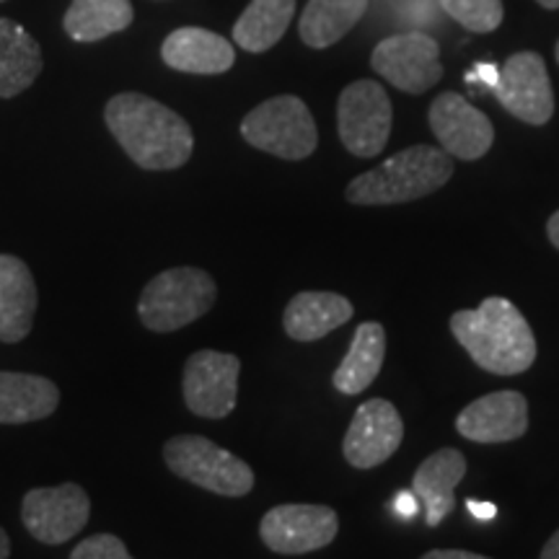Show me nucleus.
<instances>
[{"mask_svg":"<svg viewBox=\"0 0 559 559\" xmlns=\"http://www.w3.org/2000/svg\"><path fill=\"white\" fill-rule=\"evenodd\" d=\"M368 0H309L298 21V34L311 50L337 45L366 16Z\"/></svg>","mask_w":559,"mask_h":559,"instance_id":"nucleus-23","label":"nucleus"},{"mask_svg":"<svg viewBox=\"0 0 559 559\" xmlns=\"http://www.w3.org/2000/svg\"><path fill=\"white\" fill-rule=\"evenodd\" d=\"M353 304L340 293L304 290L290 298L283 330L296 342H317L353 319Z\"/></svg>","mask_w":559,"mask_h":559,"instance_id":"nucleus-19","label":"nucleus"},{"mask_svg":"<svg viewBox=\"0 0 559 559\" xmlns=\"http://www.w3.org/2000/svg\"><path fill=\"white\" fill-rule=\"evenodd\" d=\"M453 177V160L432 145H412L383 160L381 166L355 177L345 198L353 205H402L428 198Z\"/></svg>","mask_w":559,"mask_h":559,"instance_id":"nucleus-3","label":"nucleus"},{"mask_svg":"<svg viewBox=\"0 0 559 559\" xmlns=\"http://www.w3.org/2000/svg\"><path fill=\"white\" fill-rule=\"evenodd\" d=\"M536 3H539L542 9H547V11H557L559 9V0H536Z\"/></svg>","mask_w":559,"mask_h":559,"instance_id":"nucleus-34","label":"nucleus"},{"mask_svg":"<svg viewBox=\"0 0 559 559\" xmlns=\"http://www.w3.org/2000/svg\"><path fill=\"white\" fill-rule=\"evenodd\" d=\"M37 304L29 264L13 254H0V342L13 345L29 337Z\"/></svg>","mask_w":559,"mask_h":559,"instance_id":"nucleus-17","label":"nucleus"},{"mask_svg":"<svg viewBox=\"0 0 559 559\" xmlns=\"http://www.w3.org/2000/svg\"><path fill=\"white\" fill-rule=\"evenodd\" d=\"M70 559H132L124 542L115 534H96L83 539Z\"/></svg>","mask_w":559,"mask_h":559,"instance_id":"nucleus-27","label":"nucleus"},{"mask_svg":"<svg viewBox=\"0 0 559 559\" xmlns=\"http://www.w3.org/2000/svg\"><path fill=\"white\" fill-rule=\"evenodd\" d=\"M296 0H251L234 24V41L247 52H267L288 32Z\"/></svg>","mask_w":559,"mask_h":559,"instance_id":"nucleus-25","label":"nucleus"},{"mask_svg":"<svg viewBox=\"0 0 559 559\" xmlns=\"http://www.w3.org/2000/svg\"><path fill=\"white\" fill-rule=\"evenodd\" d=\"M340 519L332 508L311 502H288L267 510L260 523V536L277 555H309L334 542Z\"/></svg>","mask_w":559,"mask_h":559,"instance_id":"nucleus-11","label":"nucleus"},{"mask_svg":"<svg viewBox=\"0 0 559 559\" xmlns=\"http://www.w3.org/2000/svg\"><path fill=\"white\" fill-rule=\"evenodd\" d=\"M370 68L404 94H425L443 79L440 45L423 32H404L381 39L370 55Z\"/></svg>","mask_w":559,"mask_h":559,"instance_id":"nucleus-9","label":"nucleus"},{"mask_svg":"<svg viewBox=\"0 0 559 559\" xmlns=\"http://www.w3.org/2000/svg\"><path fill=\"white\" fill-rule=\"evenodd\" d=\"M428 122L432 135L453 158L477 160L492 148L495 128L485 111H479L456 91H443L430 104Z\"/></svg>","mask_w":559,"mask_h":559,"instance_id":"nucleus-13","label":"nucleus"},{"mask_svg":"<svg viewBox=\"0 0 559 559\" xmlns=\"http://www.w3.org/2000/svg\"><path fill=\"white\" fill-rule=\"evenodd\" d=\"M391 99L376 81H355L342 88L337 102V130L342 145L358 158H373L386 148L391 135Z\"/></svg>","mask_w":559,"mask_h":559,"instance_id":"nucleus-7","label":"nucleus"},{"mask_svg":"<svg viewBox=\"0 0 559 559\" xmlns=\"http://www.w3.org/2000/svg\"><path fill=\"white\" fill-rule=\"evenodd\" d=\"M383 358H386V330L379 321H362L355 330L345 360L334 370V389L347 396L362 394L370 383L379 379Z\"/></svg>","mask_w":559,"mask_h":559,"instance_id":"nucleus-22","label":"nucleus"},{"mask_svg":"<svg viewBox=\"0 0 559 559\" xmlns=\"http://www.w3.org/2000/svg\"><path fill=\"white\" fill-rule=\"evenodd\" d=\"M218 285L200 267L158 272L138 300V317L145 330L169 334L192 324L215 306Z\"/></svg>","mask_w":559,"mask_h":559,"instance_id":"nucleus-4","label":"nucleus"},{"mask_svg":"<svg viewBox=\"0 0 559 559\" xmlns=\"http://www.w3.org/2000/svg\"><path fill=\"white\" fill-rule=\"evenodd\" d=\"M104 122L140 169L174 171L192 158L194 135L185 117L138 91L111 96Z\"/></svg>","mask_w":559,"mask_h":559,"instance_id":"nucleus-1","label":"nucleus"},{"mask_svg":"<svg viewBox=\"0 0 559 559\" xmlns=\"http://www.w3.org/2000/svg\"><path fill=\"white\" fill-rule=\"evenodd\" d=\"M0 3H5V0H0Z\"/></svg>","mask_w":559,"mask_h":559,"instance_id":"nucleus-36","label":"nucleus"},{"mask_svg":"<svg viewBox=\"0 0 559 559\" xmlns=\"http://www.w3.org/2000/svg\"><path fill=\"white\" fill-rule=\"evenodd\" d=\"M438 3L453 21L474 34L500 29L502 16H506L502 0H438Z\"/></svg>","mask_w":559,"mask_h":559,"instance_id":"nucleus-26","label":"nucleus"},{"mask_svg":"<svg viewBox=\"0 0 559 559\" xmlns=\"http://www.w3.org/2000/svg\"><path fill=\"white\" fill-rule=\"evenodd\" d=\"M555 55H557V62H559V41H557V47H555Z\"/></svg>","mask_w":559,"mask_h":559,"instance_id":"nucleus-35","label":"nucleus"},{"mask_svg":"<svg viewBox=\"0 0 559 559\" xmlns=\"http://www.w3.org/2000/svg\"><path fill=\"white\" fill-rule=\"evenodd\" d=\"M419 510V500L417 495L412 492V489H402V492H396L394 498V513L400 515L402 521H412L417 515Z\"/></svg>","mask_w":559,"mask_h":559,"instance_id":"nucleus-28","label":"nucleus"},{"mask_svg":"<svg viewBox=\"0 0 559 559\" xmlns=\"http://www.w3.org/2000/svg\"><path fill=\"white\" fill-rule=\"evenodd\" d=\"M241 360L218 349H198L181 370V391L192 415L223 419L236 409L239 400Z\"/></svg>","mask_w":559,"mask_h":559,"instance_id":"nucleus-8","label":"nucleus"},{"mask_svg":"<svg viewBox=\"0 0 559 559\" xmlns=\"http://www.w3.org/2000/svg\"><path fill=\"white\" fill-rule=\"evenodd\" d=\"M547 236H549L551 247L559 249V210H557L555 215H551L549 223H547Z\"/></svg>","mask_w":559,"mask_h":559,"instance_id":"nucleus-32","label":"nucleus"},{"mask_svg":"<svg viewBox=\"0 0 559 559\" xmlns=\"http://www.w3.org/2000/svg\"><path fill=\"white\" fill-rule=\"evenodd\" d=\"M164 461L179 479L223 498H243L254 489V472L247 461L205 436H174L166 440Z\"/></svg>","mask_w":559,"mask_h":559,"instance_id":"nucleus-5","label":"nucleus"},{"mask_svg":"<svg viewBox=\"0 0 559 559\" xmlns=\"http://www.w3.org/2000/svg\"><path fill=\"white\" fill-rule=\"evenodd\" d=\"M404 423L389 400L362 402L342 440V453L355 469H373L394 456L402 445Z\"/></svg>","mask_w":559,"mask_h":559,"instance_id":"nucleus-14","label":"nucleus"},{"mask_svg":"<svg viewBox=\"0 0 559 559\" xmlns=\"http://www.w3.org/2000/svg\"><path fill=\"white\" fill-rule=\"evenodd\" d=\"M164 66L190 75L228 73L236 62L234 41L202 26H181L174 29L160 45Z\"/></svg>","mask_w":559,"mask_h":559,"instance_id":"nucleus-16","label":"nucleus"},{"mask_svg":"<svg viewBox=\"0 0 559 559\" xmlns=\"http://www.w3.org/2000/svg\"><path fill=\"white\" fill-rule=\"evenodd\" d=\"M451 332L481 370L519 376L536 360V340L526 317L500 296L481 300L477 309L456 311Z\"/></svg>","mask_w":559,"mask_h":559,"instance_id":"nucleus-2","label":"nucleus"},{"mask_svg":"<svg viewBox=\"0 0 559 559\" xmlns=\"http://www.w3.org/2000/svg\"><path fill=\"white\" fill-rule=\"evenodd\" d=\"M419 559H489V557L474 555V551H464V549H432Z\"/></svg>","mask_w":559,"mask_h":559,"instance_id":"nucleus-29","label":"nucleus"},{"mask_svg":"<svg viewBox=\"0 0 559 559\" xmlns=\"http://www.w3.org/2000/svg\"><path fill=\"white\" fill-rule=\"evenodd\" d=\"M41 47L24 26L0 16V99H13L39 79Z\"/></svg>","mask_w":559,"mask_h":559,"instance_id":"nucleus-21","label":"nucleus"},{"mask_svg":"<svg viewBox=\"0 0 559 559\" xmlns=\"http://www.w3.org/2000/svg\"><path fill=\"white\" fill-rule=\"evenodd\" d=\"M456 430L474 443H508L528 430V402L519 391L481 396L456 417Z\"/></svg>","mask_w":559,"mask_h":559,"instance_id":"nucleus-15","label":"nucleus"},{"mask_svg":"<svg viewBox=\"0 0 559 559\" xmlns=\"http://www.w3.org/2000/svg\"><path fill=\"white\" fill-rule=\"evenodd\" d=\"M135 9L130 0H73L62 16V29L73 41H102L130 29Z\"/></svg>","mask_w":559,"mask_h":559,"instance_id":"nucleus-24","label":"nucleus"},{"mask_svg":"<svg viewBox=\"0 0 559 559\" xmlns=\"http://www.w3.org/2000/svg\"><path fill=\"white\" fill-rule=\"evenodd\" d=\"M498 99L510 115L526 124H547L555 115V91L542 55L515 52L506 60L498 75Z\"/></svg>","mask_w":559,"mask_h":559,"instance_id":"nucleus-12","label":"nucleus"},{"mask_svg":"<svg viewBox=\"0 0 559 559\" xmlns=\"http://www.w3.org/2000/svg\"><path fill=\"white\" fill-rule=\"evenodd\" d=\"M466 474V456L456 449H440L419 464L412 479V492L425 508L428 526H440L456 502V487Z\"/></svg>","mask_w":559,"mask_h":559,"instance_id":"nucleus-18","label":"nucleus"},{"mask_svg":"<svg viewBox=\"0 0 559 559\" xmlns=\"http://www.w3.org/2000/svg\"><path fill=\"white\" fill-rule=\"evenodd\" d=\"M466 508H469V513L474 515V519H479V521H492L495 515H498V508H495L492 502L469 500V502H466Z\"/></svg>","mask_w":559,"mask_h":559,"instance_id":"nucleus-30","label":"nucleus"},{"mask_svg":"<svg viewBox=\"0 0 559 559\" xmlns=\"http://www.w3.org/2000/svg\"><path fill=\"white\" fill-rule=\"evenodd\" d=\"M241 138L251 148L285 160L309 158L319 145L311 109L298 96L283 94L262 102L241 120Z\"/></svg>","mask_w":559,"mask_h":559,"instance_id":"nucleus-6","label":"nucleus"},{"mask_svg":"<svg viewBox=\"0 0 559 559\" xmlns=\"http://www.w3.org/2000/svg\"><path fill=\"white\" fill-rule=\"evenodd\" d=\"M11 557V539L3 528H0V559H9Z\"/></svg>","mask_w":559,"mask_h":559,"instance_id":"nucleus-33","label":"nucleus"},{"mask_svg":"<svg viewBox=\"0 0 559 559\" xmlns=\"http://www.w3.org/2000/svg\"><path fill=\"white\" fill-rule=\"evenodd\" d=\"M60 389L45 376L0 370V425H26L50 417Z\"/></svg>","mask_w":559,"mask_h":559,"instance_id":"nucleus-20","label":"nucleus"},{"mask_svg":"<svg viewBox=\"0 0 559 559\" xmlns=\"http://www.w3.org/2000/svg\"><path fill=\"white\" fill-rule=\"evenodd\" d=\"M91 500L86 489L66 481L60 487L29 489L21 502V521L41 544H66L79 536L88 523Z\"/></svg>","mask_w":559,"mask_h":559,"instance_id":"nucleus-10","label":"nucleus"},{"mask_svg":"<svg viewBox=\"0 0 559 559\" xmlns=\"http://www.w3.org/2000/svg\"><path fill=\"white\" fill-rule=\"evenodd\" d=\"M539 559H559V531L551 534V539L544 544Z\"/></svg>","mask_w":559,"mask_h":559,"instance_id":"nucleus-31","label":"nucleus"}]
</instances>
